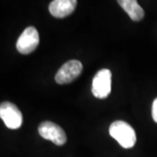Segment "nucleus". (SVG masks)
<instances>
[{
  "instance_id": "f257e3e1",
  "label": "nucleus",
  "mask_w": 157,
  "mask_h": 157,
  "mask_svg": "<svg viewBox=\"0 0 157 157\" xmlns=\"http://www.w3.org/2000/svg\"><path fill=\"white\" fill-rule=\"evenodd\" d=\"M109 134L124 148H131L136 143V134L131 125L123 121H113L109 128Z\"/></svg>"
},
{
  "instance_id": "f03ea898",
  "label": "nucleus",
  "mask_w": 157,
  "mask_h": 157,
  "mask_svg": "<svg viewBox=\"0 0 157 157\" xmlns=\"http://www.w3.org/2000/svg\"><path fill=\"white\" fill-rule=\"evenodd\" d=\"M112 73L104 68L98 71L93 78L92 93L98 99H106L111 93Z\"/></svg>"
},
{
  "instance_id": "7ed1b4c3",
  "label": "nucleus",
  "mask_w": 157,
  "mask_h": 157,
  "mask_svg": "<svg viewBox=\"0 0 157 157\" xmlns=\"http://www.w3.org/2000/svg\"><path fill=\"white\" fill-rule=\"evenodd\" d=\"M0 117L8 128L17 129L22 125V113L15 104L9 101H4L1 103Z\"/></svg>"
},
{
  "instance_id": "20e7f679",
  "label": "nucleus",
  "mask_w": 157,
  "mask_h": 157,
  "mask_svg": "<svg viewBox=\"0 0 157 157\" xmlns=\"http://www.w3.org/2000/svg\"><path fill=\"white\" fill-rule=\"evenodd\" d=\"M39 44V32L33 26H29L17 39L16 47L21 54H30L36 50Z\"/></svg>"
},
{
  "instance_id": "39448f33",
  "label": "nucleus",
  "mask_w": 157,
  "mask_h": 157,
  "mask_svg": "<svg viewBox=\"0 0 157 157\" xmlns=\"http://www.w3.org/2000/svg\"><path fill=\"white\" fill-rule=\"evenodd\" d=\"M82 63L76 59H72L66 62L59 69L55 75V80L58 84L64 85L73 82L81 74Z\"/></svg>"
},
{
  "instance_id": "423d86ee",
  "label": "nucleus",
  "mask_w": 157,
  "mask_h": 157,
  "mask_svg": "<svg viewBox=\"0 0 157 157\" xmlns=\"http://www.w3.org/2000/svg\"><path fill=\"white\" fill-rule=\"evenodd\" d=\"M39 133L42 138L52 141L57 146L64 145L67 140V135L61 127L52 121H44L39 126Z\"/></svg>"
},
{
  "instance_id": "0eeeda50",
  "label": "nucleus",
  "mask_w": 157,
  "mask_h": 157,
  "mask_svg": "<svg viewBox=\"0 0 157 157\" xmlns=\"http://www.w3.org/2000/svg\"><path fill=\"white\" fill-rule=\"evenodd\" d=\"M77 3L76 0H54L49 5V11L54 17L63 18L73 13Z\"/></svg>"
},
{
  "instance_id": "6e6552de",
  "label": "nucleus",
  "mask_w": 157,
  "mask_h": 157,
  "mask_svg": "<svg viewBox=\"0 0 157 157\" xmlns=\"http://www.w3.org/2000/svg\"><path fill=\"white\" fill-rule=\"evenodd\" d=\"M119 5L128 14L133 21H140L144 17V11L135 0H119Z\"/></svg>"
},
{
  "instance_id": "1a4fd4ad",
  "label": "nucleus",
  "mask_w": 157,
  "mask_h": 157,
  "mask_svg": "<svg viewBox=\"0 0 157 157\" xmlns=\"http://www.w3.org/2000/svg\"><path fill=\"white\" fill-rule=\"evenodd\" d=\"M152 117L153 120L157 123V98L154 101L152 105Z\"/></svg>"
}]
</instances>
